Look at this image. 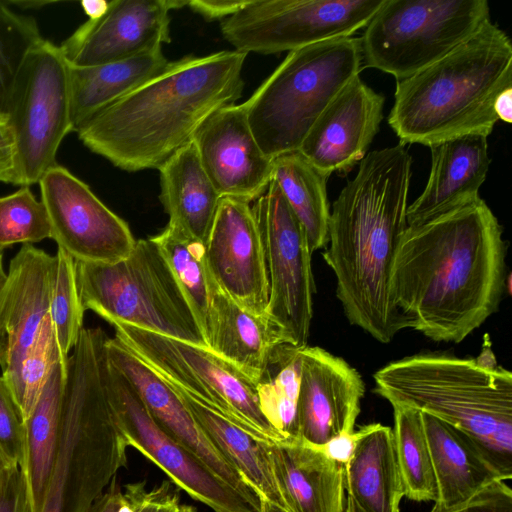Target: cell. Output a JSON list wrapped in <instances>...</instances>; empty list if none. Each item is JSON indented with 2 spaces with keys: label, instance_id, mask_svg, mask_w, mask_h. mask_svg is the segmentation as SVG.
<instances>
[{
  "label": "cell",
  "instance_id": "cell-1",
  "mask_svg": "<svg viewBox=\"0 0 512 512\" xmlns=\"http://www.w3.org/2000/svg\"><path fill=\"white\" fill-rule=\"evenodd\" d=\"M508 277L503 228L479 198L407 226L392 263L390 297L406 328L459 343L498 310Z\"/></svg>",
  "mask_w": 512,
  "mask_h": 512
},
{
  "label": "cell",
  "instance_id": "cell-2",
  "mask_svg": "<svg viewBox=\"0 0 512 512\" xmlns=\"http://www.w3.org/2000/svg\"><path fill=\"white\" fill-rule=\"evenodd\" d=\"M411 167L401 143L367 153L332 204L322 254L346 318L380 343L406 328L390 297V277L408 226Z\"/></svg>",
  "mask_w": 512,
  "mask_h": 512
},
{
  "label": "cell",
  "instance_id": "cell-3",
  "mask_svg": "<svg viewBox=\"0 0 512 512\" xmlns=\"http://www.w3.org/2000/svg\"><path fill=\"white\" fill-rule=\"evenodd\" d=\"M247 54L185 56L98 111L77 130L82 143L127 172L158 169L244 88Z\"/></svg>",
  "mask_w": 512,
  "mask_h": 512
},
{
  "label": "cell",
  "instance_id": "cell-4",
  "mask_svg": "<svg viewBox=\"0 0 512 512\" xmlns=\"http://www.w3.org/2000/svg\"><path fill=\"white\" fill-rule=\"evenodd\" d=\"M512 88V44L491 20L446 56L396 83L388 123L400 143L489 136L497 97Z\"/></svg>",
  "mask_w": 512,
  "mask_h": 512
},
{
  "label": "cell",
  "instance_id": "cell-5",
  "mask_svg": "<svg viewBox=\"0 0 512 512\" xmlns=\"http://www.w3.org/2000/svg\"><path fill=\"white\" fill-rule=\"evenodd\" d=\"M391 406L412 407L468 435L503 479L512 478V374L474 358L421 353L390 362L374 375Z\"/></svg>",
  "mask_w": 512,
  "mask_h": 512
},
{
  "label": "cell",
  "instance_id": "cell-6",
  "mask_svg": "<svg viewBox=\"0 0 512 512\" xmlns=\"http://www.w3.org/2000/svg\"><path fill=\"white\" fill-rule=\"evenodd\" d=\"M107 374L105 337L82 332L68 356L58 449L39 512H88L127 464Z\"/></svg>",
  "mask_w": 512,
  "mask_h": 512
},
{
  "label": "cell",
  "instance_id": "cell-7",
  "mask_svg": "<svg viewBox=\"0 0 512 512\" xmlns=\"http://www.w3.org/2000/svg\"><path fill=\"white\" fill-rule=\"evenodd\" d=\"M361 63L360 38L352 36L289 52L243 103L265 155L298 151L328 104L360 75Z\"/></svg>",
  "mask_w": 512,
  "mask_h": 512
},
{
  "label": "cell",
  "instance_id": "cell-8",
  "mask_svg": "<svg viewBox=\"0 0 512 512\" xmlns=\"http://www.w3.org/2000/svg\"><path fill=\"white\" fill-rule=\"evenodd\" d=\"M75 262L84 310H92L111 325L126 324L208 347L188 302L151 238L136 240L130 254L114 263Z\"/></svg>",
  "mask_w": 512,
  "mask_h": 512
},
{
  "label": "cell",
  "instance_id": "cell-9",
  "mask_svg": "<svg viewBox=\"0 0 512 512\" xmlns=\"http://www.w3.org/2000/svg\"><path fill=\"white\" fill-rule=\"evenodd\" d=\"M489 20L486 0H384L360 38L362 61L403 80L446 56Z\"/></svg>",
  "mask_w": 512,
  "mask_h": 512
},
{
  "label": "cell",
  "instance_id": "cell-10",
  "mask_svg": "<svg viewBox=\"0 0 512 512\" xmlns=\"http://www.w3.org/2000/svg\"><path fill=\"white\" fill-rule=\"evenodd\" d=\"M115 338L166 382L189 393L265 442L282 437L262 414L255 383L208 347L126 324H113Z\"/></svg>",
  "mask_w": 512,
  "mask_h": 512
},
{
  "label": "cell",
  "instance_id": "cell-11",
  "mask_svg": "<svg viewBox=\"0 0 512 512\" xmlns=\"http://www.w3.org/2000/svg\"><path fill=\"white\" fill-rule=\"evenodd\" d=\"M69 71L60 47L46 39L21 71L7 120L15 138L20 187L38 184L57 165L58 148L72 131Z\"/></svg>",
  "mask_w": 512,
  "mask_h": 512
},
{
  "label": "cell",
  "instance_id": "cell-12",
  "mask_svg": "<svg viewBox=\"0 0 512 512\" xmlns=\"http://www.w3.org/2000/svg\"><path fill=\"white\" fill-rule=\"evenodd\" d=\"M384 0H248L221 21L234 50L291 52L323 41L350 37L365 27Z\"/></svg>",
  "mask_w": 512,
  "mask_h": 512
},
{
  "label": "cell",
  "instance_id": "cell-13",
  "mask_svg": "<svg viewBox=\"0 0 512 512\" xmlns=\"http://www.w3.org/2000/svg\"><path fill=\"white\" fill-rule=\"evenodd\" d=\"M263 243L269 282L267 313L293 344L307 345L315 293L306 233L279 186L270 181L252 206Z\"/></svg>",
  "mask_w": 512,
  "mask_h": 512
},
{
  "label": "cell",
  "instance_id": "cell-14",
  "mask_svg": "<svg viewBox=\"0 0 512 512\" xmlns=\"http://www.w3.org/2000/svg\"><path fill=\"white\" fill-rule=\"evenodd\" d=\"M107 390L115 423L127 446L157 465L179 489L214 512H256L235 489L156 424L132 385L109 361Z\"/></svg>",
  "mask_w": 512,
  "mask_h": 512
},
{
  "label": "cell",
  "instance_id": "cell-15",
  "mask_svg": "<svg viewBox=\"0 0 512 512\" xmlns=\"http://www.w3.org/2000/svg\"><path fill=\"white\" fill-rule=\"evenodd\" d=\"M51 236L75 261L114 263L126 258L136 240L128 224L82 180L57 164L39 181Z\"/></svg>",
  "mask_w": 512,
  "mask_h": 512
},
{
  "label": "cell",
  "instance_id": "cell-16",
  "mask_svg": "<svg viewBox=\"0 0 512 512\" xmlns=\"http://www.w3.org/2000/svg\"><path fill=\"white\" fill-rule=\"evenodd\" d=\"M185 0H113L59 46L69 65L89 67L132 58L169 43L170 12Z\"/></svg>",
  "mask_w": 512,
  "mask_h": 512
},
{
  "label": "cell",
  "instance_id": "cell-17",
  "mask_svg": "<svg viewBox=\"0 0 512 512\" xmlns=\"http://www.w3.org/2000/svg\"><path fill=\"white\" fill-rule=\"evenodd\" d=\"M205 246L208 267L218 287L245 310L268 314L267 267L251 203L221 198Z\"/></svg>",
  "mask_w": 512,
  "mask_h": 512
},
{
  "label": "cell",
  "instance_id": "cell-18",
  "mask_svg": "<svg viewBox=\"0 0 512 512\" xmlns=\"http://www.w3.org/2000/svg\"><path fill=\"white\" fill-rule=\"evenodd\" d=\"M55 266V256L32 244H23L10 261L0 292V367L9 387L49 317Z\"/></svg>",
  "mask_w": 512,
  "mask_h": 512
},
{
  "label": "cell",
  "instance_id": "cell-19",
  "mask_svg": "<svg viewBox=\"0 0 512 512\" xmlns=\"http://www.w3.org/2000/svg\"><path fill=\"white\" fill-rule=\"evenodd\" d=\"M106 353L109 363L132 385L156 424L259 512L258 496L210 441L170 384L115 337L107 339Z\"/></svg>",
  "mask_w": 512,
  "mask_h": 512
},
{
  "label": "cell",
  "instance_id": "cell-20",
  "mask_svg": "<svg viewBox=\"0 0 512 512\" xmlns=\"http://www.w3.org/2000/svg\"><path fill=\"white\" fill-rule=\"evenodd\" d=\"M193 142L221 198L251 203L266 191L273 159L260 148L243 103L217 110L200 126Z\"/></svg>",
  "mask_w": 512,
  "mask_h": 512
},
{
  "label": "cell",
  "instance_id": "cell-21",
  "mask_svg": "<svg viewBox=\"0 0 512 512\" xmlns=\"http://www.w3.org/2000/svg\"><path fill=\"white\" fill-rule=\"evenodd\" d=\"M384 103V96L356 76L324 109L298 151L327 176L348 173L367 155Z\"/></svg>",
  "mask_w": 512,
  "mask_h": 512
},
{
  "label": "cell",
  "instance_id": "cell-22",
  "mask_svg": "<svg viewBox=\"0 0 512 512\" xmlns=\"http://www.w3.org/2000/svg\"><path fill=\"white\" fill-rule=\"evenodd\" d=\"M297 403L299 439L321 445L353 432L365 385L359 372L320 347L302 346Z\"/></svg>",
  "mask_w": 512,
  "mask_h": 512
},
{
  "label": "cell",
  "instance_id": "cell-23",
  "mask_svg": "<svg viewBox=\"0 0 512 512\" xmlns=\"http://www.w3.org/2000/svg\"><path fill=\"white\" fill-rule=\"evenodd\" d=\"M487 136L470 134L431 145V168L422 193L407 208V224L416 225L472 203L490 166Z\"/></svg>",
  "mask_w": 512,
  "mask_h": 512
},
{
  "label": "cell",
  "instance_id": "cell-24",
  "mask_svg": "<svg viewBox=\"0 0 512 512\" xmlns=\"http://www.w3.org/2000/svg\"><path fill=\"white\" fill-rule=\"evenodd\" d=\"M273 474L288 512H345V467L301 439L269 442Z\"/></svg>",
  "mask_w": 512,
  "mask_h": 512
},
{
  "label": "cell",
  "instance_id": "cell-25",
  "mask_svg": "<svg viewBox=\"0 0 512 512\" xmlns=\"http://www.w3.org/2000/svg\"><path fill=\"white\" fill-rule=\"evenodd\" d=\"M422 417L437 484L430 512L452 509L492 482L504 480L468 435L430 414L422 412Z\"/></svg>",
  "mask_w": 512,
  "mask_h": 512
},
{
  "label": "cell",
  "instance_id": "cell-26",
  "mask_svg": "<svg viewBox=\"0 0 512 512\" xmlns=\"http://www.w3.org/2000/svg\"><path fill=\"white\" fill-rule=\"evenodd\" d=\"M285 342L292 343L283 328L268 314H253L236 304L219 287L216 289L208 338V347L212 351L255 383L271 352Z\"/></svg>",
  "mask_w": 512,
  "mask_h": 512
},
{
  "label": "cell",
  "instance_id": "cell-27",
  "mask_svg": "<svg viewBox=\"0 0 512 512\" xmlns=\"http://www.w3.org/2000/svg\"><path fill=\"white\" fill-rule=\"evenodd\" d=\"M160 201L175 225L206 244L221 197L200 162L193 141L159 168Z\"/></svg>",
  "mask_w": 512,
  "mask_h": 512
},
{
  "label": "cell",
  "instance_id": "cell-28",
  "mask_svg": "<svg viewBox=\"0 0 512 512\" xmlns=\"http://www.w3.org/2000/svg\"><path fill=\"white\" fill-rule=\"evenodd\" d=\"M169 61L162 48L118 61L89 67L70 66L72 131L114 101L162 72Z\"/></svg>",
  "mask_w": 512,
  "mask_h": 512
},
{
  "label": "cell",
  "instance_id": "cell-29",
  "mask_svg": "<svg viewBox=\"0 0 512 512\" xmlns=\"http://www.w3.org/2000/svg\"><path fill=\"white\" fill-rule=\"evenodd\" d=\"M170 386L184 401L210 441L258 498L276 504L288 512L273 474L269 442L249 434L181 388L172 384Z\"/></svg>",
  "mask_w": 512,
  "mask_h": 512
},
{
  "label": "cell",
  "instance_id": "cell-30",
  "mask_svg": "<svg viewBox=\"0 0 512 512\" xmlns=\"http://www.w3.org/2000/svg\"><path fill=\"white\" fill-rule=\"evenodd\" d=\"M345 467V490L363 512H399L403 495L393 431L378 423Z\"/></svg>",
  "mask_w": 512,
  "mask_h": 512
},
{
  "label": "cell",
  "instance_id": "cell-31",
  "mask_svg": "<svg viewBox=\"0 0 512 512\" xmlns=\"http://www.w3.org/2000/svg\"><path fill=\"white\" fill-rule=\"evenodd\" d=\"M68 355L53 365L38 400L25 420L27 482L32 512H39L56 457Z\"/></svg>",
  "mask_w": 512,
  "mask_h": 512
},
{
  "label": "cell",
  "instance_id": "cell-32",
  "mask_svg": "<svg viewBox=\"0 0 512 512\" xmlns=\"http://www.w3.org/2000/svg\"><path fill=\"white\" fill-rule=\"evenodd\" d=\"M328 178L299 151L281 154L272 160L271 180L277 183L301 223L312 253L327 245Z\"/></svg>",
  "mask_w": 512,
  "mask_h": 512
},
{
  "label": "cell",
  "instance_id": "cell-33",
  "mask_svg": "<svg viewBox=\"0 0 512 512\" xmlns=\"http://www.w3.org/2000/svg\"><path fill=\"white\" fill-rule=\"evenodd\" d=\"M151 239L166 260L208 346L213 297L218 285L208 267L205 243L169 223Z\"/></svg>",
  "mask_w": 512,
  "mask_h": 512
},
{
  "label": "cell",
  "instance_id": "cell-34",
  "mask_svg": "<svg viewBox=\"0 0 512 512\" xmlns=\"http://www.w3.org/2000/svg\"><path fill=\"white\" fill-rule=\"evenodd\" d=\"M301 347L289 342L278 345L255 382L262 414L273 429L286 439H299L297 403Z\"/></svg>",
  "mask_w": 512,
  "mask_h": 512
},
{
  "label": "cell",
  "instance_id": "cell-35",
  "mask_svg": "<svg viewBox=\"0 0 512 512\" xmlns=\"http://www.w3.org/2000/svg\"><path fill=\"white\" fill-rule=\"evenodd\" d=\"M393 442L404 497L421 502L437 498V484L422 412L394 405Z\"/></svg>",
  "mask_w": 512,
  "mask_h": 512
},
{
  "label": "cell",
  "instance_id": "cell-36",
  "mask_svg": "<svg viewBox=\"0 0 512 512\" xmlns=\"http://www.w3.org/2000/svg\"><path fill=\"white\" fill-rule=\"evenodd\" d=\"M36 21L0 1V120L7 121L21 71L43 41Z\"/></svg>",
  "mask_w": 512,
  "mask_h": 512
},
{
  "label": "cell",
  "instance_id": "cell-37",
  "mask_svg": "<svg viewBox=\"0 0 512 512\" xmlns=\"http://www.w3.org/2000/svg\"><path fill=\"white\" fill-rule=\"evenodd\" d=\"M55 259V280L49 315L58 346L62 353L68 355L83 329L85 310L78 290L75 260L59 248Z\"/></svg>",
  "mask_w": 512,
  "mask_h": 512
},
{
  "label": "cell",
  "instance_id": "cell-38",
  "mask_svg": "<svg viewBox=\"0 0 512 512\" xmlns=\"http://www.w3.org/2000/svg\"><path fill=\"white\" fill-rule=\"evenodd\" d=\"M50 236L45 207L29 186L0 197V248L17 243L32 244Z\"/></svg>",
  "mask_w": 512,
  "mask_h": 512
},
{
  "label": "cell",
  "instance_id": "cell-39",
  "mask_svg": "<svg viewBox=\"0 0 512 512\" xmlns=\"http://www.w3.org/2000/svg\"><path fill=\"white\" fill-rule=\"evenodd\" d=\"M62 355L65 354L58 346L49 315L10 387L24 422L31 414L53 365Z\"/></svg>",
  "mask_w": 512,
  "mask_h": 512
},
{
  "label": "cell",
  "instance_id": "cell-40",
  "mask_svg": "<svg viewBox=\"0 0 512 512\" xmlns=\"http://www.w3.org/2000/svg\"><path fill=\"white\" fill-rule=\"evenodd\" d=\"M0 451L21 471L26 461L25 422L12 394V391L0 376Z\"/></svg>",
  "mask_w": 512,
  "mask_h": 512
},
{
  "label": "cell",
  "instance_id": "cell-41",
  "mask_svg": "<svg viewBox=\"0 0 512 512\" xmlns=\"http://www.w3.org/2000/svg\"><path fill=\"white\" fill-rule=\"evenodd\" d=\"M0 512H32L26 478L0 451Z\"/></svg>",
  "mask_w": 512,
  "mask_h": 512
},
{
  "label": "cell",
  "instance_id": "cell-42",
  "mask_svg": "<svg viewBox=\"0 0 512 512\" xmlns=\"http://www.w3.org/2000/svg\"><path fill=\"white\" fill-rule=\"evenodd\" d=\"M444 512H512V490L504 480L494 481L466 502Z\"/></svg>",
  "mask_w": 512,
  "mask_h": 512
},
{
  "label": "cell",
  "instance_id": "cell-43",
  "mask_svg": "<svg viewBox=\"0 0 512 512\" xmlns=\"http://www.w3.org/2000/svg\"><path fill=\"white\" fill-rule=\"evenodd\" d=\"M377 425L378 423L364 425L353 432L338 434L321 445H312L326 458L345 466L353 457L359 442Z\"/></svg>",
  "mask_w": 512,
  "mask_h": 512
},
{
  "label": "cell",
  "instance_id": "cell-44",
  "mask_svg": "<svg viewBox=\"0 0 512 512\" xmlns=\"http://www.w3.org/2000/svg\"><path fill=\"white\" fill-rule=\"evenodd\" d=\"M178 491L172 488L170 480H164L160 485L141 492L138 512H176L180 505Z\"/></svg>",
  "mask_w": 512,
  "mask_h": 512
},
{
  "label": "cell",
  "instance_id": "cell-45",
  "mask_svg": "<svg viewBox=\"0 0 512 512\" xmlns=\"http://www.w3.org/2000/svg\"><path fill=\"white\" fill-rule=\"evenodd\" d=\"M0 182L18 185L16 146L8 121L0 120Z\"/></svg>",
  "mask_w": 512,
  "mask_h": 512
},
{
  "label": "cell",
  "instance_id": "cell-46",
  "mask_svg": "<svg viewBox=\"0 0 512 512\" xmlns=\"http://www.w3.org/2000/svg\"><path fill=\"white\" fill-rule=\"evenodd\" d=\"M248 0H191L187 6L207 20H225L238 12Z\"/></svg>",
  "mask_w": 512,
  "mask_h": 512
},
{
  "label": "cell",
  "instance_id": "cell-47",
  "mask_svg": "<svg viewBox=\"0 0 512 512\" xmlns=\"http://www.w3.org/2000/svg\"><path fill=\"white\" fill-rule=\"evenodd\" d=\"M494 110L498 120L512 122V88L504 90L496 99Z\"/></svg>",
  "mask_w": 512,
  "mask_h": 512
},
{
  "label": "cell",
  "instance_id": "cell-48",
  "mask_svg": "<svg viewBox=\"0 0 512 512\" xmlns=\"http://www.w3.org/2000/svg\"><path fill=\"white\" fill-rule=\"evenodd\" d=\"M109 1L104 0H84L81 2L82 9L89 17L88 19H96L103 15L108 8Z\"/></svg>",
  "mask_w": 512,
  "mask_h": 512
},
{
  "label": "cell",
  "instance_id": "cell-49",
  "mask_svg": "<svg viewBox=\"0 0 512 512\" xmlns=\"http://www.w3.org/2000/svg\"><path fill=\"white\" fill-rule=\"evenodd\" d=\"M475 360L478 364H480L483 367L496 368L498 366L497 361L489 345L487 347L483 346L482 352L477 358H475Z\"/></svg>",
  "mask_w": 512,
  "mask_h": 512
},
{
  "label": "cell",
  "instance_id": "cell-50",
  "mask_svg": "<svg viewBox=\"0 0 512 512\" xmlns=\"http://www.w3.org/2000/svg\"><path fill=\"white\" fill-rule=\"evenodd\" d=\"M260 510L259 512H287L283 508L273 504L263 498H259Z\"/></svg>",
  "mask_w": 512,
  "mask_h": 512
},
{
  "label": "cell",
  "instance_id": "cell-51",
  "mask_svg": "<svg viewBox=\"0 0 512 512\" xmlns=\"http://www.w3.org/2000/svg\"><path fill=\"white\" fill-rule=\"evenodd\" d=\"M345 512H363L350 495H346Z\"/></svg>",
  "mask_w": 512,
  "mask_h": 512
},
{
  "label": "cell",
  "instance_id": "cell-52",
  "mask_svg": "<svg viewBox=\"0 0 512 512\" xmlns=\"http://www.w3.org/2000/svg\"><path fill=\"white\" fill-rule=\"evenodd\" d=\"M7 278V273L4 270L3 267V249L0 248V292L5 284Z\"/></svg>",
  "mask_w": 512,
  "mask_h": 512
},
{
  "label": "cell",
  "instance_id": "cell-53",
  "mask_svg": "<svg viewBox=\"0 0 512 512\" xmlns=\"http://www.w3.org/2000/svg\"><path fill=\"white\" fill-rule=\"evenodd\" d=\"M176 512H198L192 505L180 504Z\"/></svg>",
  "mask_w": 512,
  "mask_h": 512
}]
</instances>
